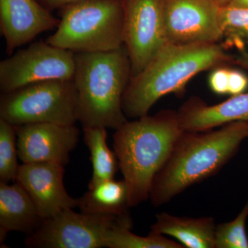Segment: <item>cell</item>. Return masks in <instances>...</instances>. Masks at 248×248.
I'll use <instances>...</instances> for the list:
<instances>
[{
	"label": "cell",
	"instance_id": "cell-1",
	"mask_svg": "<svg viewBox=\"0 0 248 248\" xmlns=\"http://www.w3.org/2000/svg\"><path fill=\"white\" fill-rule=\"evenodd\" d=\"M248 139V122H231L218 130L184 131L156 173L149 199L155 207L169 203L190 186L213 177Z\"/></svg>",
	"mask_w": 248,
	"mask_h": 248
},
{
	"label": "cell",
	"instance_id": "cell-2",
	"mask_svg": "<svg viewBox=\"0 0 248 248\" xmlns=\"http://www.w3.org/2000/svg\"><path fill=\"white\" fill-rule=\"evenodd\" d=\"M232 63L235 64L234 55L221 43H168L130 79L122 99L124 114L135 120L148 115L161 97L172 93L182 96L187 83L199 73Z\"/></svg>",
	"mask_w": 248,
	"mask_h": 248
},
{
	"label": "cell",
	"instance_id": "cell-3",
	"mask_svg": "<svg viewBox=\"0 0 248 248\" xmlns=\"http://www.w3.org/2000/svg\"><path fill=\"white\" fill-rule=\"evenodd\" d=\"M177 111L162 110L115 130L113 148L128 190L129 208L149 199L153 179L183 132Z\"/></svg>",
	"mask_w": 248,
	"mask_h": 248
},
{
	"label": "cell",
	"instance_id": "cell-4",
	"mask_svg": "<svg viewBox=\"0 0 248 248\" xmlns=\"http://www.w3.org/2000/svg\"><path fill=\"white\" fill-rule=\"evenodd\" d=\"M75 60L78 122L83 128L117 130L128 121L122 108L124 94L132 78L125 46L110 51L76 53Z\"/></svg>",
	"mask_w": 248,
	"mask_h": 248
},
{
	"label": "cell",
	"instance_id": "cell-5",
	"mask_svg": "<svg viewBox=\"0 0 248 248\" xmlns=\"http://www.w3.org/2000/svg\"><path fill=\"white\" fill-rule=\"evenodd\" d=\"M46 42L73 53H99L124 45V0H84L60 9Z\"/></svg>",
	"mask_w": 248,
	"mask_h": 248
},
{
	"label": "cell",
	"instance_id": "cell-6",
	"mask_svg": "<svg viewBox=\"0 0 248 248\" xmlns=\"http://www.w3.org/2000/svg\"><path fill=\"white\" fill-rule=\"evenodd\" d=\"M0 119L16 126L40 122L76 125L78 99L74 79L41 81L2 93Z\"/></svg>",
	"mask_w": 248,
	"mask_h": 248
},
{
	"label": "cell",
	"instance_id": "cell-7",
	"mask_svg": "<svg viewBox=\"0 0 248 248\" xmlns=\"http://www.w3.org/2000/svg\"><path fill=\"white\" fill-rule=\"evenodd\" d=\"M133 228L130 214L121 216L78 213L69 208L44 220L37 231L26 237L31 248H102L116 227Z\"/></svg>",
	"mask_w": 248,
	"mask_h": 248
},
{
	"label": "cell",
	"instance_id": "cell-8",
	"mask_svg": "<svg viewBox=\"0 0 248 248\" xmlns=\"http://www.w3.org/2000/svg\"><path fill=\"white\" fill-rule=\"evenodd\" d=\"M75 53L39 41L0 62V90L9 93L41 81L73 79Z\"/></svg>",
	"mask_w": 248,
	"mask_h": 248
},
{
	"label": "cell",
	"instance_id": "cell-9",
	"mask_svg": "<svg viewBox=\"0 0 248 248\" xmlns=\"http://www.w3.org/2000/svg\"><path fill=\"white\" fill-rule=\"evenodd\" d=\"M124 45L138 76L169 43L161 0H124Z\"/></svg>",
	"mask_w": 248,
	"mask_h": 248
},
{
	"label": "cell",
	"instance_id": "cell-10",
	"mask_svg": "<svg viewBox=\"0 0 248 248\" xmlns=\"http://www.w3.org/2000/svg\"><path fill=\"white\" fill-rule=\"evenodd\" d=\"M166 36L174 45L220 43L221 6L216 0H161Z\"/></svg>",
	"mask_w": 248,
	"mask_h": 248
},
{
	"label": "cell",
	"instance_id": "cell-11",
	"mask_svg": "<svg viewBox=\"0 0 248 248\" xmlns=\"http://www.w3.org/2000/svg\"><path fill=\"white\" fill-rule=\"evenodd\" d=\"M18 156L23 164L55 163L66 166L79 141L76 125L40 122L16 126Z\"/></svg>",
	"mask_w": 248,
	"mask_h": 248
},
{
	"label": "cell",
	"instance_id": "cell-12",
	"mask_svg": "<svg viewBox=\"0 0 248 248\" xmlns=\"http://www.w3.org/2000/svg\"><path fill=\"white\" fill-rule=\"evenodd\" d=\"M64 166L50 162L19 166L15 182L25 189L44 219L78 207V199L72 197L65 188Z\"/></svg>",
	"mask_w": 248,
	"mask_h": 248
},
{
	"label": "cell",
	"instance_id": "cell-13",
	"mask_svg": "<svg viewBox=\"0 0 248 248\" xmlns=\"http://www.w3.org/2000/svg\"><path fill=\"white\" fill-rule=\"evenodd\" d=\"M60 19L35 0H0V30L9 56L42 32L57 29Z\"/></svg>",
	"mask_w": 248,
	"mask_h": 248
},
{
	"label": "cell",
	"instance_id": "cell-14",
	"mask_svg": "<svg viewBox=\"0 0 248 248\" xmlns=\"http://www.w3.org/2000/svg\"><path fill=\"white\" fill-rule=\"evenodd\" d=\"M177 112L184 131H205L231 122H248V93L231 96L212 106L194 96L184 102Z\"/></svg>",
	"mask_w": 248,
	"mask_h": 248
},
{
	"label": "cell",
	"instance_id": "cell-15",
	"mask_svg": "<svg viewBox=\"0 0 248 248\" xmlns=\"http://www.w3.org/2000/svg\"><path fill=\"white\" fill-rule=\"evenodd\" d=\"M44 218L25 189L17 182H0V242L10 232L27 236L38 229Z\"/></svg>",
	"mask_w": 248,
	"mask_h": 248
},
{
	"label": "cell",
	"instance_id": "cell-16",
	"mask_svg": "<svg viewBox=\"0 0 248 248\" xmlns=\"http://www.w3.org/2000/svg\"><path fill=\"white\" fill-rule=\"evenodd\" d=\"M215 218L210 217H178L168 213L156 215L152 231L172 236L184 248H215Z\"/></svg>",
	"mask_w": 248,
	"mask_h": 248
},
{
	"label": "cell",
	"instance_id": "cell-17",
	"mask_svg": "<svg viewBox=\"0 0 248 248\" xmlns=\"http://www.w3.org/2000/svg\"><path fill=\"white\" fill-rule=\"evenodd\" d=\"M89 189L78 199V208L81 213L113 216L129 214L128 190L124 179L104 181Z\"/></svg>",
	"mask_w": 248,
	"mask_h": 248
},
{
	"label": "cell",
	"instance_id": "cell-18",
	"mask_svg": "<svg viewBox=\"0 0 248 248\" xmlns=\"http://www.w3.org/2000/svg\"><path fill=\"white\" fill-rule=\"evenodd\" d=\"M222 40L227 51L232 49L235 65L248 69V9L223 6L220 10Z\"/></svg>",
	"mask_w": 248,
	"mask_h": 248
},
{
	"label": "cell",
	"instance_id": "cell-19",
	"mask_svg": "<svg viewBox=\"0 0 248 248\" xmlns=\"http://www.w3.org/2000/svg\"><path fill=\"white\" fill-rule=\"evenodd\" d=\"M84 140L91 154L93 174L89 184L92 187L99 183L115 179L119 164L115 152L107 143V128L84 127Z\"/></svg>",
	"mask_w": 248,
	"mask_h": 248
},
{
	"label": "cell",
	"instance_id": "cell-20",
	"mask_svg": "<svg viewBox=\"0 0 248 248\" xmlns=\"http://www.w3.org/2000/svg\"><path fill=\"white\" fill-rule=\"evenodd\" d=\"M131 227H116L109 234L108 248H184L182 244L152 231L148 236L134 234Z\"/></svg>",
	"mask_w": 248,
	"mask_h": 248
},
{
	"label": "cell",
	"instance_id": "cell-21",
	"mask_svg": "<svg viewBox=\"0 0 248 248\" xmlns=\"http://www.w3.org/2000/svg\"><path fill=\"white\" fill-rule=\"evenodd\" d=\"M17 158L16 126L0 119V182L16 181L20 166Z\"/></svg>",
	"mask_w": 248,
	"mask_h": 248
},
{
	"label": "cell",
	"instance_id": "cell-22",
	"mask_svg": "<svg viewBox=\"0 0 248 248\" xmlns=\"http://www.w3.org/2000/svg\"><path fill=\"white\" fill-rule=\"evenodd\" d=\"M248 201L234 220L217 224L215 248H248Z\"/></svg>",
	"mask_w": 248,
	"mask_h": 248
},
{
	"label": "cell",
	"instance_id": "cell-23",
	"mask_svg": "<svg viewBox=\"0 0 248 248\" xmlns=\"http://www.w3.org/2000/svg\"><path fill=\"white\" fill-rule=\"evenodd\" d=\"M230 67L221 66L214 68L208 77L210 90L218 95L228 94L229 91Z\"/></svg>",
	"mask_w": 248,
	"mask_h": 248
},
{
	"label": "cell",
	"instance_id": "cell-24",
	"mask_svg": "<svg viewBox=\"0 0 248 248\" xmlns=\"http://www.w3.org/2000/svg\"><path fill=\"white\" fill-rule=\"evenodd\" d=\"M248 89V76L244 71L236 68H230L229 91L231 96L237 95Z\"/></svg>",
	"mask_w": 248,
	"mask_h": 248
},
{
	"label": "cell",
	"instance_id": "cell-25",
	"mask_svg": "<svg viewBox=\"0 0 248 248\" xmlns=\"http://www.w3.org/2000/svg\"><path fill=\"white\" fill-rule=\"evenodd\" d=\"M45 5V7L52 11L53 9H62L67 5L79 2L84 0H41Z\"/></svg>",
	"mask_w": 248,
	"mask_h": 248
},
{
	"label": "cell",
	"instance_id": "cell-26",
	"mask_svg": "<svg viewBox=\"0 0 248 248\" xmlns=\"http://www.w3.org/2000/svg\"><path fill=\"white\" fill-rule=\"evenodd\" d=\"M227 6L248 9V0H231Z\"/></svg>",
	"mask_w": 248,
	"mask_h": 248
},
{
	"label": "cell",
	"instance_id": "cell-27",
	"mask_svg": "<svg viewBox=\"0 0 248 248\" xmlns=\"http://www.w3.org/2000/svg\"><path fill=\"white\" fill-rule=\"evenodd\" d=\"M230 1L231 0H216L218 4L221 7H223V6H226L227 5L229 4Z\"/></svg>",
	"mask_w": 248,
	"mask_h": 248
}]
</instances>
